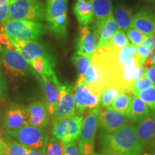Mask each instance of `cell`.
<instances>
[{
	"label": "cell",
	"mask_w": 155,
	"mask_h": 155,
	"mask_svg": "<svg viewBox=\"0 0 155 155\" xmlns=\"http://www.w3.org/2000/svg\"><path fill=\"white\" fill-rule=\"evenodd\" d=\"M100 143L102 151L107 155H140L144 150L133 125L127 124L113 133L103 135Z\"/></svg>",
	"instance_id": "cell-1"
},
{
	"label": "cell",
	"mask_w": 155,
	"mask_h": 155,
	"mask_svg": "<svg viewBox=\"0 0 155 155\" xmlns=\"http://www.w3.org/2000/svg\"><path fill=\"white\" fill-rule=\"evenodd\" d=\"M4 133L27 148L45 154L46 145L49 137L44 129L26 124L19 129L5 130Z\"/></svg>",
	"instance_id": "cell-2"
},
{
	"label": "cell",
	"mask_w": 155,
	"mask_h": 155,
	"mask_svg": "<svg viewBox=\"0 0 155 155\" xmlns=\"http://www.w3.org/2000/svg\"><path fill=\"white\" fill-rule=\"evenodd\" d=\"M2 31L9 38L19 40H38L44 32L41 23L29 20H8L3 25Z\"/></svg>",
	"instance_id": "cell-3"
},
{
	"label": "cell",
	"mask_w": 155,
	"mask_h": 155,
	"mask_svg": "<svg viewBox=\"0 0 155 155\" xmlns=\"http://www.w3.org/2000/svg\"><path fill=\"white\" fill-rule=\"evenodd\" d=\"M45 18L44 5L38 0H9V20L38 22Z\"/></svg>",
	"instance_id": "cell-4"
},
{
	"label": "cell",
	"mask_w": 155,
	"mask_h": 155,
	"mask_svg": "<svg viewBox=\"0 0 155 155\" xmlns=\"http://www.w3.org/2000/svg\"><path fill=\"white\" fill-rule=\"evenodd\" d=\"M100 106L91 110L83 119L80 139H77L78 147L84 155H92L94 153V142L98 127Z\"/></svg>",
	"instance_id": "cell-5"
},
{
	"label": "cell",
	"mask_w": 155,
	"mask_h": 155,
	"mask_svg": "<svg viewBox=\"0 0 155 155\" xmlns=\"http://www.w3.org/2000/svg\"><path fill=\"white\" fill-rule=\"evenodd\" d=\"M83 116L75 114L71 117L53 120V134L63 143L77 140L81 134Z\"/></svg>",
	"instance_id": "cell-6"
},
{
	"label": "cell",
	"mask_w": 155,
	"mask_h": 155,
	"mask_svg": "<svg viewBox=\"0 0 155 155\" xmlns=\"http://www.w3.org/2000/svg\"><path fill=\"white\" fill-rule=\"evenodd\" d=\"M1 61L6 73L10 77H25L34 73L30 64L16 50L4 48Z\"/></svg>",
	"instance_id": "cell-7"
},
{
	"label": "cell",
	"mask_w": 155,
	"mask_h": 155,
	"mask_svg": "<svg viewBox=\"0 0 155 155\" xmlns=\"http://www.w3.org/2000/svg\"><path fill=\"white\" fill-rule=\"evenodd\" d=\"M127 116L112 110L110 108H100L98 126L103 135L109 134L124 127L129 123Z\"/></svg>",
	"instance_id": "cell-8"
},
{
	"label": "cell",
	"mask_w": 155,
	"mask_h": 155,
	"mask_svg": "<svg viewBox=\"0 0 155 155\" xmlns=\"http://www.w3.org/2000/svg\"><path fill=\"white\" fill-rule=\"evenodd\" d=\"M73 86L62 85L58 86L59 91V99H58L57 108L52 116V120H58L71 117L75 115L76 108L73 94Z\"/></svg>",
	"instance_id": "cell-9"
},
{
	"label": "cell",
	"mask_w": 155,
	"mask_h": 155,
	"mask_svg": "<svg viewBox=\"0 0 155 155\" xmlns=\"http://www.w3.org/2000/svg\"><path fill=\"white\" fill-rule=\"evenodd\" d=\"M97 43L98 34L95 26L82 27L75 42L76 54L91 58L96 51Z\"/></svg>",
	"instance_id": "cell-10"
},
{
	"label": "cell",
	"mask_w": 155,
	"mask_h": 155,
	"mask_svg": "<svg viewBox=\"0 0 155 155\" xmlns=\"http://www.w3.org/2000/svg\"><path fill=\"white\" fill-rule=\"evenodd\" d=\"M9 41L13 45L15 50L20 53L23 58L30 64L35 58H42L46 59L54 60L44 45L33 40H19L9 38Z\"/></svg>",
	"instance_id": "cell-11"
},
{
	"label": "cell",
	"mask_w": 155,
	"mask_h": 155,
	"mask_svg": "<svg viewBox=\"0 0 155 155\" xmlns=\"http://www.w3.org/2000/svg\"><path fill=\"white\" fill-rule=\"evenodd\" d=\"M73 94L75 108L80 114L100 106L99 98L92 94L83 83L73 86Z\"/></svg>",
	"instance_id": "cell-12"
},
{
	"label": "cell",
	"mask_w": 155,
	"mask_h": 155,
	"mask_svg": "<svg viewBox=\"0 0 155 155\" xmlns=\"http://www.w3.org/2000/svg\"><path fill=\"white\" fill-rule=\"evenodd\" d=\"M82 83L86 85L91 92L98 98L103 91L108 86L107 79L102 70L92 61L87 70Z\"/></svg>",
	"instance_id": "cell-13"
},
{
	"label": "cell",
	"mask_w": 155,
	"mask_h": 155,
	"mask_svg": "<svg viewBox=\"0 0 155 155\" xmlns=\"http://www.w3.org/2000/svg\"><path fill=\"white\" fill-rule=\"evenodd\" d=\"M28 124L27 110L24 106L18 104H11L6 108L2 124L4 130L16 129Z\"/></svg>",
	"instance_id": "cell-14"
},
{
	"label": "cell",
	"mask_w": 155,
	"mask_h": 155,
	"mask_svg": "<svg viewBox=\"0 0 155 155\" xmlns=\"http://www.w3.org/2000/svg\"><path fill=\"white\" fill-rule=\"evenodd\" d=\"M26 110L28 124L42 129L48 127L50 116L46 102L35 101L29 105Z\"/></svg>",
	"instance_id": "cell-15"
},
{
	"label": "cell",
	"mask_w": 155,
	"mask_h": 155,
	"mask_svg": "<svg viewBox=\"0 0 155 155\" xmlns=\"http://www.w3.org/2000/svg\"><path fill=\"white\" fill-rule=\"evenodd\" d=\"M137 137L144 147H155V113H150L136 127Z\"/></svg>",
	"instance_id": "cell-16"
},
{
	"label": "cell",
	"mask_w": 155,
	"mask_h": 155,
	"mask_svg": "<svg viewBox=\"0 0 155 155\" xmlns=\"http://www.w3.org/2000/svg\"><path fill=\"white\" fill-rule=\"evenodd\" d=\"M131 28L136 29L147 36L154 35V13L147 7L141 9L133 15Z\"/></svg>",
	"instance_id": "cell-17"
},
{
	"label": "cell",
	"mask_w": 155,
	"mask_h": 155,
	"mask_svg": "<svg viewBox=\"0 0 155 155\" xmlns=\"http://www.w3.org/2000/svg\"><path fill=\"white\" fill-rule=\"evenodd\" d=\"M40 77H41L42 89L46 99V104L48 105L50 117H52L57 108L58 99H59L58 87L51 79L45 75H40Z\"/></svg>",
	"instance_id": "cell-18"
},
{
	"label": "cell",
	"mask_w": 155,
	"mask_h": 155,
	"mask_svg": "<svg viewBox=\"0 0 155 155\" xmlns=\"http://www.w3.org/2000/svg\"><path fill=\"white\" fill-rule=\"evenodd\" d=\"M96 28V27H95ZM98 34L97 50L107 47L112 37L118 30V26L114 19V15L111 14L101 25L96 28Z\"/></svg>",
	"instance_id": "cell-19"
},
{
	"label": "cell",
	"mask_w": 155,
	"mask_h": 155,
	"mask_svg": "<svg viewBox=\"0 0 155 155\" xmlns=\"http://www.w3.org/2000/svg\"><path fill=\"white\" fill-rule=\"evenodd\" d=\"M94 19H96L94 26L98 28L101 25L112 13V5L111 0H90Z\"/></svg>",
	"instance_id": "cell-20"
},
{
	"label": "cell",
	"mask_w": 155,
	"mask_h": 155,
	"mask_svg": "<svg viewBox=\"0 0 155 155\" xmlns=\"http://www.w3.org/2000/svg\"><path fill=\"white\" fill-rule=\"evenodd\" d=\"M73 12L80 26L86 27L94 21V15L90 2L78 1L73 6Z\"/></svg>",
	"instance_id": "cell-21"
},
{
	"label": "cell",
	"mask_w": 155,
	"mask_h": 155,
	"mask_svg": "<svg viewBox=\"0 0 155 155\" xmlns=\"http://www.w3.org/2000/svg\"><path fill=\"white\" fill-rule=\"evenodd\" d=\"M68 0H47L45 18L48 24L67 13Z\"/></svg>",
	"instance_id": "cell-22"
},
{
	"label": "cell",
	"mask_w": 155,
	"mask_h": 155,
	"mask_svg": "<svg viewBox=\"0 0 155 155\" xmlns=\"http://www.w3.org/2000/svg\"><path fill=\"white\" fill-rule=\"evenodd\" d=\"M150 113V109L145 103L137 96H133L131 109L127 117L129 121L139 122Z\"/></svg>",
	"instance_id": "cell-23"
},
{
	"label": "cell",
	"mask_w": 155,
	"mask_h": 155,
	"mask_svg": "<svg viewBox=\"0 0 155 155\" xmlns=\"http://www.w3.org/2000/svg\"><path fill=\"white\" fill-rule=\"evenodd\" d=\"M132 10L124 5L117 7L114 11V19L118 28L124 32H127L131 28L132 22Z\"/></svg>",
	"instance_id": "cell-24"
},
{
	"label": "cell",
	"mask_w": 155,
	"mask_h": 155,
	"mask_svg": "<svg viewBox=\"0 0 155 155\" xmlns=\"http://www.w3.org/2000/svg\"><path fill=\"white\" fill-rule=\"evenodd\" d=\"M131 100L132 97L129 93L122 91L113 101L108 108L127 116L131 109Z\"/></svg>",
	"instance_id": "cell-25"
},
{
	"label": "cell",
	"mask_w": 155,
	"mask_h": 155,
	"mask_svg": "<svg viewBox=\"0 0 155 155\" xmlns=\"http://www.w3.org/2000/svg\"><path fill=\"white\" fill-rule=\"evenodd\" d=\"M72 61L76 68L78 73V78L75 85H79L83 82L87 70L91 62V58L76 54L73 56Z\"/></svg>",
	"instance_id": "cell-26"
},
{
	"label": "cell",
	"mask_w": 155,
	"mask_h": 155,
	"mask_svg": "<svg viewBox=\"0 0 155 155\" xmlns=\"http://www.w3.org/2000/svg\"><path fill=\"white\" fill-rule=\"evenodd\" d=\"M2 138L5 142V155H27V147L4 132Z\"/></svg>",
	"instance_id": "cell-27"
},
{
	"label": "cell",
	"mask_w": 155,
	"mask_h": 155,
	"mask_svg": "<svg viewBox=\"0 0 155 155\" xmlns=\"http://www.w3.org/2000/svg\"><path fill=\"white\" fill-rule=\"evenodd\" d=\"M48 25H49L50 30L56 38L58 39H65L66 38L68 25L67 13L59 17Z\"/></svg>",
	"instance_id": "cell-28"
},
{
	"label": "cell",
	"mask_w": 155,
	"mask_h": 155,
	"mask_svg": "<svg viewBox=\"0 0 155 155\" xmlns=\"http://www.w3.org/2000/svg\"><path fill=\"white\" fill-rule=\"evenodd\" d=\"M122 91L113 86H108L103 91L99 96V105L101 108L109 107L113 101L120 94Z\"/></svg>",
	"instance_id": "cell-29"
},
{
	"label": "cell",
	"mask_w": 155,
	"mask_h": 155,
	"mask_svg": "<svg viewBox=\"0 0 155 155\" xmlns=\"http://www.w3.org/2000/svg\"><path fill=\"white\" fill-rule=\"evenodd\" d=\"M45 155H63V143L55 137L48 139Z\"/></svg>",
	"instance_id": "cell-30"
},
{
	"label": "cell",
	"mask_w": 155,
	"mask_h": 155,
	"mask_svg": "<svg viewBox=\"0 0 155 155\" xmlns=\"http://www.w3.org/2000/svg\"><path fill=\"white\" fill-rule=\"evenodd\" d=\"M129 43V40L127 38V34L123 30H119L116 31L114 36L112 37L111 41L109 42V44L107 47L118 50L125 47Z\"/></svg>",
	"instance_id": "cell-31"
},
{
	"label": "cell",
	"mask_w": 155,
	"mask_h": 155,
	"mask_svg": "<svg viewBox=\"0 0 155 155\" xmlns=\"http://www.w3.org/2000/svg\"><path fill=\"white\" fill-rule=\"evenodd\" d=\"M138 97L155 113V86H152L139 93Z\"/></svg>",
	"instance_id": "cell-32"
},
{
	"label": "cell",
	"mask_w": 155,
	"mask_h": 155,
	"mask_svg": "<svg viewBox=\"0 0 155 155\" xmlns=\"http://www.w3.org/2000/svg\"><path fill=\"white\" fill-rule=\"evenodd\" d=\"M152 86H153L152 83L146 77L142 76L135 80L131 83L129 88V91L130 94H133L134 96H138L139 94L141 91Z\"/></svg>",
	"instance_id": "cell-33"
},
{
	"label": "cell",
	"mask_w": 155,
	"mask_h": 155,
	"mask_svg": "<svg viewBox=\"0 0 155 155\" xmlns=\"http://www.w3.org/2000/svg\"><path fill=\"white\" fill-rule=\"evenodd\" d=\"M127 36L128 40L131 42L130 44L137 46V47L142 44L147 37V35L141 33V32L131 28L127 31Z\"/></svg>",
	"instance_id": "cell-34"
},
{
	"label": "cell",
	"mask_w": 155,
	"mask_h": 155,
	"mask_svg": "<svg viewBox=\"0 0 155 155\" xmlns=\"http://www.w3.org/2000/svg\"><path fill=\"white\" fill-rule=\"evenodd\" d=\"M152 53L146 47L142 45L137 46V61L139 65L143 66L144 62L150 56L152 55Z\"/></svg>",
	"instance_id": "cell-35"
},
{
	"label": "cell",
	"mask_w": 155,
	"mask_h": 155,
	"mask_svg": "<svg viewBox=\"0 0 155 155\" xmlns=\"http://www.w3.org/2000/svg\"><path fill=\"white\" fill-rule=\"evenodd\" d=\"M63 155H84L78 147L77 140L63 143Z\"/></svg>",
	"instance_id": "cell-36"
},
{
	"label": "cell",
	"mask_w": 155,
	"mask_h": 155,
	"mask_svg": "<svg viewBox=\"0 0 155 155\" xmlns=\"http://www.w3.org/2000/svg\"><path fill=\"white\" fill-rule=\"evenodd\" d=\"M9 0H0V24H5L9 20Z\"/></svg>",
	"instance_id": "cell-37"
},
{
	"label": "cell",
	"mask_w": 155,
	"mask_h": 155,
	"mask_svg": "<svg viewBox=\"0 0 155 155\" xmlns=\"http://www.w3.org/2000/svg\"><path fill=\"white\" fill-rule=\"evenodd\" d=\"M142 45L146 47L152 53H154L155 51V35H148L146 37L144 42H142Z\"/></svg>",
	"instance_id": "cell-38"
},
{
	"label": "cell",
	"mask_w": 155,
	"mask_h": 155,
	"mask_svg": "<svg viewBox=\"0 0 155 155\" xmlns=\"http://www.w3.org/2000/svg\"><path fill=\"white\" fill-rule=\"evenodd\" d=\"M144 68V76L146 77L152 83L153 86H155V66L152 65V66Z\"/></svg>",
	"instance_id": "cell-39"
},
{
	"label": "cell",
	"mask_w": 155,
	"mask_h": 155,
	"mask_svg": "<svg viewBox=\"0 0 155 155\" xmlns=\"http://www.w3.org/2000/svg\"><path fill=\"white\" fill-rule=\"evenodd\" d=\"M6 82L4 76L0 71V99H2L6 92Z\"/></svg>",
	"instance_id": "cell-40"
},
{
	"label": "cell",
	"mask_w": 155,
	"mask_h": 155,
	"mask_svg": "<svg viewBox=\"0 0 155 155\" xmlns=\"http://www.w3.org/2000/svg\"><path fill=\"white\" fill-rule=\"evenodd\" d=\"M5 141H4L2 137L0 135V155H5Z\"/></svg>",
	"instance_id": "cell-41"
},
{
	"label": "cell",
	"mask_w": 155,
	"mask_h": 155,
	"mask_svg": "<svg viewBox=\"0 0 155 155\" xmlns=\"http://www.w3.org/2000/svg\"><path fill=\"white\" fill-rule=\"evenodd\" d=\"M27 155H45L43 153L27 148Z\"/></svg>",
	"instance_id": "cell-42"
},
{
	"label": "cell",
	"mask_w": 155,
	"mask_h": 155,
	"mask_svg": "<svg viewBox=\"0 0 155 155\" xmlns=\"http://www.w3.org/2000/svg\"><path fill=\"white\" fill-rule=\"evenodd\" d=\"M152 64L153 65L155 66V53H153L152 55Z\"/></svg>",
	"instance_id": "cell-43"
},
{
	"label": "cell",
	"mask_w": 155,
	"mask_h": 155,
	"mask_svg": "<svg viewBox=\"0 0 155 155\" xmlns=\"http://www.w3.org/2000/svg\"><path fill=\"white\" fill-rule=\"evenodd\" d=\"M92 155H107L106 154H99V153H94Z\"/></svg>",
	"instance_id": "cell-44"
},
{
	"label": "cell",
	"mask_w": 155,
	"mask_h": 155,
	"mask_svg": "<svg viewBox=\"0 0 155 155\" xmlns=\"http://www.w3.org/2000/svg\"><path fill=\"white\" fill-rule=\"evenodd\" d=\"M2 46H0V53L2 52Z\"/></svg>",
	"instance_id": "cell-45"
},
{
	"label": "cell",
	"mask_w": 155,
	"mask_h": 155,
	"mask_svg": "<svg viewBox=\"0 0 155 155\" xmlns=\"http://www.w3.org/2000/svg\"><path fill=\"white\" fill-rule=\"evenodd\" d=\"M150 1H152V2H153L155 3V0H150Z\"/></svg>",
	"instance_id": "cell-46"
},
{
	"label": "cell",
	"mask_w": 155,
	"mask_h": 155,
	"mask_svg": "<svg viewBox=\"0 0 155 155\" xmlns=\"http://www.w3.org/2000/svg\"><path fill=\"white\" fill-rule=\"evenodd\" d=\"M152 155H155V151H154V152H153V153H152Z\"/></svg>",
	"instance_id": "cell-47"
},
{
	"label": "cell",
	"mask_w": 155,
	"mask_h": 155,
	"mask_svg": "<svg viewBox=\"0 0 155 155\" xmlns=\"http://www.w3.org/2000/svg\"><path fill=\"white\" fill-rule=\"evenodd\" d=\"M78 1H85V0H78Z\"/></svg>",
	"instance_id": "cell-48"
},
{
	"label": "cell",
	"mask_w": 155,
	"mask_h": 155,
	"mask_svg": "<svg viewBox=\"0 0 155 155\" xmlns=\"http://www.w3.org/2000/svg\"><path fill=\"white\" fill-rule=\"evenodd\" d=\"M144 155H149V154H145Z\"/></svg>",
	"instance_id": "cell-49"
},
{
	"label": "cell",
	"mask_w": 155,
	"mask_h": 155,
	"mask_svg": "<svg viewBox=\"0 0 155 155\" xmlns=\"http://www.w3.org/2000/svg\"><path fill=\"white\" fill-rule=\"evenodd\" d=\"M154 35H155V28H154Z\"/></svg>",
	"instance_id": "cell-50"
}]
</instances>
